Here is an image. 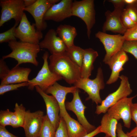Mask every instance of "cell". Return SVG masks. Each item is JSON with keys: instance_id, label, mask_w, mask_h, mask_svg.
<instances>
[{"instance_id": "obj_1", "label": "cell", "mask_w": 137, "mask_h": 137, "mask_svg": "<svg viewBox=\"0 0 137 137\" xmlns=\"http://www.w3.org/2000/svg\"><path fill=\"white\" fill-rule=\"evenodd\" d=\"M49 59L50 70L67 83L74 84L81 78V68L70 58L66 51L51 55Z\"/></svg>"}, {"instance_id": "obj_2", "label": "cell", "mask_w": 137, "mask_h": 137, "mask_svg": "<svg viewBox=\"0 0 137 137\" xmlns=\"http://www.w3.org/2000/svg\"><path fill=\"white\" fill-rule=\"evenodd\" d=\"M8 46L12 52L3 56L2 57L3 59L8 58L14 59L18 62L16 66L26 63H31L36 66H38L39 62L37 58L41 50L39 44L16 40L8 42Z\"/></svg>"}, {"instance_id": "obj_3", "label": "cell", "mask_w": 137, "mask_h": 137, "mask_svg": "<svg viewBox=\"0 0 137 137\" xmlns=\"http://www.w3.org/2000/svg\"><path fill=\"white\" fill-rule=\"evenodd\" d=\"M74 86L83 90L87 93L88 96L86 100L91 99L98 105L102 101L100 95V91L105 87L102 70L100 67L97 70L96 78L91 79L89 78H81L74 84Z\"/></svg>"}, {"instance_id": "obj_4", "label": "cell", "mask_w": 137, "mask_h": 137, "mask_svg": "<svg viewBox=\"0 0 137 137\" xmlns=\"http://www.w3.org/2000/svg\"><path fill=\"white\" fill-rule=\"evenodd\" d=\"M49 56L48 53L47 51L43 54V65L37 76L28 82L29 89L33 90L36 86H38L45 92L48 87L62 79L61 77L50 70L48 61Z\"/></svg>"}, {"instance_id": "obj_5", "label": "cell", "mask_w": 137, "mask_h": 137, "mask_svg": "<svg viewBox=\"0 0 137 137\" xmlns=\"http://www.w3.org/2000/svg\"><path fill=\"white\" fill-rule=\"evenodd\" d=\"M96 12L94 0L73 1L72 15L81 19L85 23L87 34L90 39L91 30L96 22Z\"/></svg>"}, {"instance_id": "obj_6", "label": "cell", "mask_w": 137, "mask_h": 137, "mask_svg": "<svg viewBox=\"0 0 137 137\" xmlns=\"http://www.w3.org/2000/svg\"><path fill=\"white\" fill-rule=\"evenodd\" d=\"M120 84L115 92L109 94L102 101L100 105L96 107L95 113L97 114L105 113L108 109L119 100L128 97L132 93L128 77L122 75L119 77Z\"/></svg>"}, {"instance_id": "obj_7", "label": "cell", "mask_w": 137, "mask_h": 137, "mask_svg": "<svg viewBox=\"0 0 137 137\" xmlns=\"http://www.w3.org/2000/svg\"><path fill=\"white\" fill-rule=\"evenodd\" d=\"M0 6V27L12 19L15 23H20L25 8L24 0H1Z\"/></svg>"}, {"instance_id": "obj_8", "label": "cell", "mask_w": 137, "mask_h": 137, "mask_svg": "<svg viewBox=\"0 0 137 137\" xmlns=\"http://www.w3.org/2000/svg\"><path fill=\"white\" fill-rule=\"evenodd\" d=\"M14 33L16 38L20 41L36 44H39L43 37L42 32L37 30L35 23L31 24L24 12Z\"/></svg>"}, {"instance_id": "obj_9", "label": "cell", "mask_w": 137, "mask_h": 137, "mask_svg": "<svg viewBox=\"0 0 137 137\" xmlns=\"http://www.w3.org/2000/svg\"><path fill=\"white\" fill-rule=\"evenodd\" d=\"M95 37L102 43L106 51V54L103 60L104 63L122 50L125 40L123 35H110L102 31H98L95 34Z\"/></svg>"}, {"instance_id": "obj_10", "label": "cell", "mask_w": 137, "mask_h": 137, "mask_svg": "<svg viewBox=\"0 0 137 137\" xmlns=\"http://www.w3.org/2000/svg\"><path fill=\"white\" fill-rule=\"evenodd\" d=\"M136 96L127 97L119 100L110 107L107 113L117 121L122 119L124 126L130 128L132 119L131 107L133 100Z\"/></svg>"}, {"instance_id": "obj_11", "label": "cell", "mask_w": 137, "mask_h": 137, "mask_svg": "<svg viewBox=\"0 0 137 137\" xmlns=\"http://www.w3.org/2000/svg\"><path fill=\"white\" fill-rule=\"evenodd\" d=\"M79 92V89L77 88L73 93L72 100L65 103V108L66 109L72 111L75 114L79 122L89 133L93 131L96 128L90 124L85 116L84 112L87 107L82 102Z\"/></svg>"}, {"instance_id": "obj_12", "label": "cell", "mask_w": 137, "mask_h": 137, "mask_svg": "<svg viewBox=\"0 0 137 137\" xmlns=\"http://www.w3.org/2000/svg\"><path fill=\"white\" fill-rule=\"evenodd\" d=\"M73 3L72 0L60 1L47 11L44 16V20L59 22L72 16Z\"/></svg>"}, {"instance_id": "obj_13", "label": "cell", "mask_w": 137, "mask_h": 137, "mask_svg": "<svg viewBox=\"0 0 137 137\" xmlns=\"http://www.w3.org/2000/svg\"><path fill=\"white\" fill-rule=\"evenodd\" d=\"M44 115L39 110L31 112L26 111L23 128L26 137H39L43 126Z\"/></svg>"}, {"instance_id": "obj_14", "label": "cell", "mask_w": 137, "mask_h": 137, "mask_svg": "<svg viewBox=\"0 0 137 137\" xmlns=\"http://www.w3.org/2000/svg\"><path fill=\"white\" fill-rule=\"evenodd\" d=\"M52 6L48 0H37L32 5L25 8L24 11L30 13L34 19L37 30L42 31L47 28V24L44 20V17L46 12Z\"/></svg>"}, {"instance_id": "obj_15", "label": "cell", "mask_w": 137, "mask_h": 137, "mask_svg": "<svg viewBox=\"0 0 137 137\" xmlns=\"http://www.w3.org/2000/svg\"><path fill=\"white\" fill-rule=\"evenodd\" d=\"M36 91L43 98L45 104L47 114L49 120L56 131L59 123L60 108L55 97L49 95L42 90L38 86H36Z\"/></svg>"}, {"instance_id": "obj_16", "label": "cell", "mask_w": 137, "mask_h": 137, "mask_svg": "<svg viewBox=\"0 0 137 137\" xmlns=\"http://www.w3.org/2000/svg\"><path fill=\"white\" fill-rule=\"evenodd\" d=\"M77 88L74 86L69 87L63 86L56 82L45 91L47 94H51L56 98L60 108V116L63 117L64 119L70 115L65 107L66 95L69 93H73Z\"/></svg>"}, {"instance_id": "obj_17", "label": "cell", "mask_w": 137, "mask_h": 137, "mask_svg": "<svg viewBox=\"0 0 137 137\" xmlns=\"http://www.w3.org/2000/svg\"><path fill=\"white\" fill-rule=\"evenodd\" d=\"M128 60L126 53L121 50L105 62L108 65L111 71L107 84H110L117 81L119 78L120 72L124 70L123 66Z\"/></svg>"}, {"instance_id": "obj_18", "label": "cell", "mask_w": 137, "mask_h": 137, "mask_svg": "<svg viewBox=\"0 0 137 137\" xmlns=\"http://www.w3.org/2000/svg\"><path fill=\"white\" fill-rule=\"evenodd\" d=\"M57 35L56 30L53 29L49 30L39 44L40 48L47 49L51 55L66 51L67 47Z\"/></svg>"}, {"instance_id": "obj_19", "label": "cell", "mask_w": 137, "mask_h": 137, "mask_svg": "<svg viewBox=\"0 0 137 137\" xmlns=\"http://www.w3.org/2000/svg\"><path fill=\"white\" fill-rule=\"evenodd\" d=\"M123 9L114 8L113 11H106L105 13L106 19L102 27V32L110 31L119 34H124L127 29L122 24L120 18Z\"/></svg>"}, {"instance_id": "obj_20", "label": "cell", "mask_w": 137, "mask_h": 137, "mask_svg": "<svg viewBox=\"0 0 137 137\" xmlns=\"http://www.w3.org/2000/svg\"><path fill=\"white\" fill-rule=\"evenodd\" d=\"M31 71L29 68L15 66L10 70L7 75L1 80L0 85L17 84L28 82V76Z\"/></svg>"}, {"instance_id": "obj_21", "label": "cell", "mask_w": 137, "mask_h": 137, "mask_svg": "<svg viewBox=\"0 0 137 137\" xmlns=\"http://www.w3.org/2000/svg\"><path fill=\"white\" fill-rule=\"evenodd\" d=\"M98 56L97 52L92 48L84 49L83 60L81 68V78H89L94 69V63Z\"/></svg>"}, {"instance_id": "obj_22", "label": "cell", "mask_w": 137, "mask_h": 137, "mask_svg": "<svg viewBox=\"0 0 137 137\" xmlns=\"http://www.w3.org/2000/svg\"><path fill=\"white\" fill-rule=\"evenodd\" d=\"M56 31L67 48L74 45V40L77 35L75 27L68 25L61 24L57 27Z\"/></svg>"}, {"instance_id": "obj_23", "label": "cell", "mask_w": 137, "mask_h": 137, "mask_svg": "<svg viewBox=\"0 0 137 137\" xmlns=\"http://www.w3.org/2000/svg\"><path fill=\"white\" fill-rule=\"evenodd\" d=\"M118 121L109 115L105 113L101 119L100 126L101 133H103L110 137H116Z\"/></svg>"}, {"instance_id": "obj_24", "label": "cell", "mask_w": 137, "mask_h": 137, "mask_svg": "<svg viewBox=\"0 0 137 137\" xmlns=\"http://www.w3.org/2000/svg\"><path fill=\"white\" fill-rule=\"evenodd\" d=\"M69 137H82L88 133L84 127L69 115L64 119Z\"/></svg>"}, {"instance_id": "obj_25", "label": "cell", "mask_w": 137, "mask_h": 137, "mask_svg": "<svg viewBox=\"0 0 137 137\" xmlns=\"http://www.w3.org/2000/svg\"><path fill=\"white\" fill-rule=\"evenodd\" d=\"M11 120L10 126L13 128L23 127L26 111L22 104L19 105L17 103L15 105Z\"/></svg>"}, {"instance_id": "obj_26", "label": "cell", "mask_w": 137, "mask_h": 137, "mask_svg": "<svg viewBox=\"0 0 137 137\" xmlns=\"http://www.w3.org/2000/svg\"><path fill=\"white\" fill-rule=\"evenodd\" d=\"M84 51V49L74 45L67 48L66 52L70 58L81 68L83 60Z\"/></svg>"}, {"instance_id": "obj_27", "label": "cell", "mask_w": 137, "mask_h": 137, "mask_svg": "<svg viewBox=\"0 0 137 137\" xmlns=\"http://www.w3.org/2000/svg\"><path fill=\"white\" fill-rule=\"evenodd\" d=\"M56 131L47 115H45L43 126L39 137H55Z\"/></svg>"}, {"instance_id": "obj_28", "label": "cell", "mask_w": 137, "mask_h": 137, "mask_svg": "<svg viewBox=\"0 0 137 137\" xmlns=\"http://www.w3.org/2000/svg\"><path fill=\"white\" fill-rule=\"evenodd\" d=\"M18 24L15 23L13 26L8 30L0 33V43L16 41L14 31Z\"/></svg>"}, {"instance_id": "obj_29", "label": "cell", "mask_w": 137, "mask_h": 137, "mask_svg": "<svg viewBox=\"0 0 137 137\" xmlns=\"http://www.w3.org/2000/svg\"><path fill=\"white\" fill-rule=\"evenodd\" d=\"M122 50L132 55L137 60V41L125 40Z\"/></svg>"}, {"instance_id": "obj_30", "label": "cell", "mask_w": 137, "mask_h": 137, "mask_svg": "<svg viewBox=\"0 0 137 137\" xmlns=\"http://www.w3.org/2000/svg\"><path fill=\"white\" fill-rule=\"evenodd\" d=\"M28 86V82L17 84H11L0 85V95L4 94L6 92L17 90L20 88Z\"/></svg>"}, {"instance_id": "obj_31", "label": "cell", "mask_w": 137, "mask_h": 137, "mask_svg": "<svg viewBox=\"0 0 137 137\" xmlns=\"http://www.w3.org/2000/svg\"><path fill=\"white\" fill-rule=\"evenodd\" d=\"M13 112L7 109L0 111V126L5 127L11 125V120Z\"/></svg>"}, {"instance_id": "obj_32", "label": "cell", "mask_w": 137, "mask_h": 137, "mask_svg": "<svg viewBox=\"0 0 137 137\" xmlns=\"http://www.w3.org/2000/svg\"><path fill=\"white\" fill-rule=\"evenodd\" d=\"M60 117V122L56 131L55 137H69L66 122L63 117Z\"/></svg>"}, {"instance_id": "obj_33", "label": "cell", "mask_w": 137, "mask_h": 137, "mask_svg": "<svg viewBox=\"0 0 137 137\" xmlns=\"http://www.w3.org/2000/svg\"><path fill=\"white\" fill-rule=\"evenodd\" d=\"M120 18L122 24L127 30L133 28L136 24L130 18L125 8L121 13Z\"/></svg>"}, {"instance_id": "obj_34", "label": "cell", "mask_w": 137, "mask_h": 137, "mask_svg": "<svg viewBox=\"0 0 137 137\" xmlns=\"http://www.w3.org/2000/svg\"><path fill=\"white\" fill-rule=\"evenodd\" d=\"M125 9L132 20L135 24H137V6L127 5Z\"/></svg>"}, {"instance_id": "obj_35", "label": "cell", "mask_w": 137, "mask_h": 137, "mask_svg": "<svg viewBox=\"0 0 137 137\" xmlns=\"http://www.w3.org/2000/svg\"><path fill=\"white\" fill-rule=\"evenodd\" d=\"M123 36L125 40L137 41V24L133 28L127 29Z\"/></svg>"}, {"instance_id": "obj_36", "label": "cell", "mask_w": 137, "mask_h": 137, "mask_svg": "<svg viewBox=\"0 0 137 137\" xmlns=\"http://www.w3.org/2000/svg\"><path fill=\"white\" fill-rule=\"evenodd\" d=\"M4 60L2 58L0 60V78L1 80L7 75L10 71Z\"/></svg>"}, {"instance_id": "obj_37", "label": "cell", "mask_w": 137, "mask_h": 137, "mask_svg": "<svg viewBox=\"0 0 137 137\" xmlns=\"http://www.w3.org/2000/svg\"><path fill=\"white\" fill-rule=\"evenodd\" d=\"M108 1L111 3L114 8L124 9L126 5L124 0H109Z\"/></svg>"}, {"instance_id": "obj_38", "label": "cell", "mask_w": 137, "mask_h": 137, "mask_svg": "<svg viewBox=\"0 0 137 137\" xmlns=\"http://www.w3.org/2000/svg\"><path fill=\"white\" fill-rule=\"evenodd\" d=\"M131 119L135 122L137 127V103H133L131 108Z\"/></svg>"}, {"instance_id": "obj_39", "label": "cell", "mask_w": 137, "mask_h": 137, "mask_svg": "<svg viewBox=\"0 0 137 137\" xmlns=\"http://www.w3.org/2000/svg\"><path fill=\"white\" fill-rule=\"evenodd\" d=\"M0 137H18L9 132L5 127L0 126Z\"/></svg>"}, {"instance_id": "obj_40", "label": "cell", "mask_w": 137, "mask_h": 137, "mask_svg": "<svg viewBox=\"0 0 137 137\" xmlns=\"http://www.w3.org/2000/svg\"><path fill=\"white\" fill-rule=\"evenodd\" d=\"M116 132L118 137H129L123 131L122 126L121 123H119L117 124ZM133 137H137V136Z\"/></svg>"}, {"instance_id": "obj_41", "label": "cell", "mask_w": 137, "mask_h": 137, "mask_svg": "<svg viewBox=\"0 0 137 137\" xmlns=\"http://www.w3.org/2000/svg\"><path fill=\"white\" fill-rule=\"evenodd\" d=\"M100 133V126H99L92 132L88 133L82 137H93Z\"/></svg>"}, {"instance_id": "obj_42", "label": "cell", "mask_w": 137, "mask_h": 137, "mask_svg": "<svg viewBox=\"0 0 137 137\" xmlns=\"http://www.w3.org/2000/svg\"><path fill=\"white\" fill-rule=\"evenodd\" d=\"M126 134L129 137L137 136V127H135L130 132H127Z\"/></svg>"}, {"instance_id": "obj_43", "label": "cell", "mask_w": 137, "mask_h": 137, "mask_svg": "<svg viewBox=\"0 0 137 137\" xmlns=\"http://www.w3.org/2000/svg\"><path fill=\"white\" fill-rule=\"evenodd\" d=\"M36 1L37 0H24L25 7L32 5L36 2Z\"/></svg>"}, {"instance_id": "obj_44", "label": "cell", "mask_w": 137, "mask_h": 137, "mask_svg": "<svg viewBox=\"0 0 137 137\" xmlns=\"http://www.w3.org/2000/svg\"><path fill=\"white\" fill-rule=\"evenodd\" d=\"M126 5H132L137 6V0H124Z\"/></svg>"}, {"instance_id": "obj_45", "label": "cell", "mask_w": 137, "mask_h": 137, "mask_svg": "<svg viewBox=\"0 0 137 137\" xmlns=\"http://www.w3.org/2000/svg\"><path fill=\"white\" fill-rule=\"evenodd\" d=\"M49 2L52 6L54 5L60 1V0H48Z\"/></svg>"}, {"instance_id": "obj_46", "label": "cell", "mask_w": 137, "mask_h": 137, "mask_svg": "<svg viewBox=\"0 0 137 137\" xmlns=\"http://www.w3.org/2000/svg\"><path fill=\"white\" fill-rule=\"evenodd\" d=\"M110 137V136H108V135H106L104 136V137Z\"/></svg>"}]
</instances>
